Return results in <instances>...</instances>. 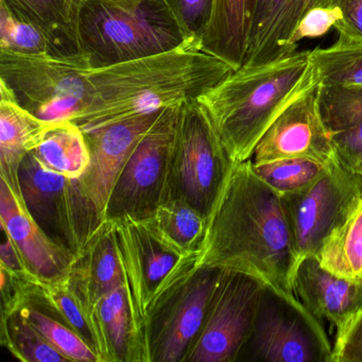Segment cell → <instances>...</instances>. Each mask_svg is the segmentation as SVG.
I'll list each match as a JSON object with an SVG mask.
<instances>
[{
    "label": "cell",
    "instance_id": "1",
    "mask_svg": "<svg viewBox=\"0 0 362 362\" xmlns=\"http://www.w3.org/2000/svg\"><path fill=\"white\" fill-rule=\"evenodd\" d=\"M302 264L283 196L254 170L236 163L207 220L199 266L238 271L292 304Z\"/></svg>",
    "mask_w": 362,
    "mask_h": 362
},
{
    "label": "cell",
    "instance_id": "2",
    "mask_svg": "<svg viewBox=\"0 0 362 362\" xmlns=\"http://www.w3.org/2000/svg\"><path fill=\"white\" fill-rule=\"evenodd\" d=\"M234 69L192 44L88 73V103L73 120L83 132L198 100Z\"/></svg>",
    "mask_w": 362,
    "mask_h": 362
},
{
    "label": "cell",
    "instance_id": "3",
    "mask_svg": "<svg viewBox=\"0 0 362 362\" xmlns=\"http://www.w3.org/2000/svg\"><path fill=\"white\" fill-rule=\"evenodd\" d=\"M320 83L311 50L273 62L243 66L198 99L234 163L251 158L279 115Z\"/></svg>",
    "mask_w": 362,
    "mask_h": 362
},
{
    "label": "cell",
    "instance_id": "4",
    "mask_svg": "<svg viewBox=\"0 0 362 362\" xmlns=\"http://www.w3.org/2000/svg\"><path fill=\"white\" fill-rule=\"evenodd\" d=\"M77 33L90 69L190 44L165 0H79Z\"/></svg>",
    "mask_w": 362,
    "mask_h": 362
},
{
    "label": "cell",
    "instance_id": "5",
    "mask_svg": "<svg viewBox=\"0 0 362 362\" xmlns=\"http://www.w3.org/2000/svg\"><path fill=\"white\" fill-rule=\"evenodd\" d=\"M113 222L136 332L139 362H146L144 326L148 306L198 268L199 252L180 254L156 235L147 220L126 216Z\"/></svg>",
    "mask_w": 362,
    "mask_h": 362
},
{
    "label": "cell",
    "instance_id": "6",
    "mask_svg": "<svg viewBox=\"0 0 362 362\" xmlns=\"http://www.w3.org/2000/svg\"><path fill=\"white\" fill-rule=\"evenodd\" d=\"M90 71L50 54L0 49V96L45 122H73L88 105Z\"/></svg>",
    "mask_w": 362,
    "mask_h": 362
},
{
    "label": "cell",
    "instance_id": "7",
    "mask_svg": "<svg viewBox=\"0 0 362 362\" xmlns=\"http://www.w3.org/2000/svg\"><path fill=\"white\" fill-rule=\"evenodd\" d=\"M235 164L202 105L198 100L182 105L166 201L182 199L209 220Z\"/></svg>",
    "mask_w": 362,
    "mask_h": 362
},
{
    "label": "cell",
    "instance_id": "8",
    "mask_svg": "<svg viewBox=\"0 0 362 362\" xmlns=\"http://www.w3.org/2000/svg\"><path fill=\"white\" fill-rule=\"evenodd\" d=\"M23 206L54 243L75 255L103 221L69 179L42 164L30 152L20 167Z\"/></svg>",
    "mask_w": 362,
    "mask_h": 362
},
{
    "label": "cell",
    "instance_id": "9",
    "mask_svg": "<svg viewBox=\"0 0 362 362\" xmlns=\"http://www.w3.org/2000/svg\"><path fill=\"white\" fill-rule=\"evenodd\" d=\"M181 105L163 110L124 163L110 194L105 219L148 220L166 201L171 152Z\"/></svg>",
    "mask_w": 362,
    "mask_h": 362
},
{
    "label": "cell",
    "instance_id": "10",
    "mask_svg": "<svg viewBox=\"0 0 362 362\" xmlns=\"http://www.w3.org/2000/svg\"><path fill=\"white\" fill-rule=\"evenodd\" d=\"M220 270L199 266L181 285L150 305L144 326L146 362H185L204 323Z\"/></svg>",
    "mask_w": 362,
    "mask_h": 362
},
{
    "label": "cell",
    "instance_id": "11",
    "mask_svg": "<svg viewBox=\"0 0 362 362\" xmlns=\"http://www.w3.org/2000/svg\"><path fill=\"white\" fill-rule=\"evenodd\" d=\"M264 287L254 277L221 269L204 323L185 362H235L249 341Z\"/></svg>",
    "mask_w": 362,
    "mask_h": 362
},
{
    "label": "cell",
    "instance_id": "12",
    "mask_svg": "<svg viewBox=\"0 0 362 362\" xmlns=\"http://www.w3.org/2000/svg\"><path fill=\"white\" fill-rule=\"evenodd\" d=\"M332 346L323 323L304 305L264 288L243 354L251 361L329 362Z\"/></svg>",
    "mask_w": 362,
    "mask_h": 362
},
{
    "label": "cell",
    "instance_id": "13",
    "mask_svg": "<svg viewBox=\"0 0 362 362\" xmlns=\"http://www.w3.org/2000/svg\"><path fill=\"white\" fill-rule=\"evenodd\" d=\"M361 196V175L338 160L302 192L283 197L302 262L315 256L328 233Z\"/></svg>",
    "mask_w": 362,
    "mask_h": 362
},
{
    "label": "cell",
    "instance_id": "14",
    "mask_svg": "<svg viewBox=\"0 0 362 362\" xmlns=\"http://www.w3.org/2000/svg\"><path fill=\"white\" fill-rule=\"evenodd\" d=\"M320 83L300 95L271 124L250 158L254 166L289 158L326 166L340 160L320 110Z\"/></svg>",
    "mask_w": 362,
    "mask_h": 362
},
{
    "label": "cell",
    "instance_id": "15",
    "mask_svg": "<svg viewBox=\"0 0 362 362\" xmlns=\"http://www.w3.org/2000/svg\"><path fill=\"white\" fill-rule=\"evenodd\" d=\"M163 110L139 114L84 132L90 160L88 169L78 182L82 194L103 220L110 194L124 163Z\"/></svg>",
    "mask_w": 362,
    "mask_h": 362
},
{
    "label": "cell",
    "instance_id": "16",
    "mask_svg": "<svg viewBox=\"0 0 362 362\" xmlns=\"http://www.w3.org/2000/svg\"><path fill=\"white\" fill-rule=\"evenodd\" d=\"M64 281L86 315L103 296L124 285L113 220H103L74 255Z\"/></svg>",
    "mask_w": 362,
    "mask_h": 362
},
{
    "label": "cell",
    "instance_id": "17",
    "mask_svg": "<svg viewBox=\"0 0 362 362\" xmlns=\"http://www.w3.org/2000/svg\"><path fill=\"white\" fill-rule=\"evenodd\" d=\"M0 224L16 243L31 275L43 281L65 279L73 254L54 243L31 219L4 179H0Z\"/></svg>",
    "mask_w": 362,
    "mask_h": 362
},
{
    "label": "cell",
    "instance_id": "18",
    "mask_svg": "<svg viewBox=\"0 0 362 362\" xmlns=\"http://www.w3.org/2000/svg\"><path fill=\"white\" fill-rule=\"evenodd\" d=\"M86 317L98 362H139L136 332L124 285L103 296Z\"/></svg>",
    "mask_w": 362,
    "mask_h": 362
},
{
    "label": "cell",
    "instance_id": "19",
    "mask_svg": "<svg viewBox=\"0 0 362 362\" xmlns=\"http://www.w3.org/2000/svg\"><path fill=\"white\" fill-rule=\"evenodd\" d=\"M319 103L339 160L362 177V88L321 82Z\"/></svg>",
    "mask_w": 362,
    "mask_h": 362
},
{
    "label": "cell",
    "instance_id": "20",
    "mask_svg": "<svg viewBox=\"0 0 362 362\" xmlns=\"http://www.w3.org/2000/svg\"><path fill=\"white\" fill-rule=\"evenodd\" d=\"M360 285L340 279L320 266L315 256H307L296 279V294L307 310L321 323L336 328L358 307Z\"/></svg>",
    "mask_w": 362,
    "mask_h": 362
},
{
    "label": "cell",
    "instance_id": "21",
    "mask_svg": "<svg viewBox=\"0 0 362 362\" xmlns=\"http://www.w3.org/2000/svg\"><path fill=\"white\" fill-rule=\"evenodd\" d=\"M257 0H214L200 50L230 65L243 67L249 48Z\"/></svg>",
    "mask_w": 362,
    "mask_h": 362
},
{
    "label": "cell",
    "instance_id": "22",
    "mask_svg": "<svg viewBox=\"0 0 362 362\" xmlns=\"http://www.w3.org/2000/svg\"><path fill=\"white\" fill-rule=\"evenodd\" d=\"M52 122L40 119L8 97L0 100V179L5 180L22 202L20 167L43 139Z\"/></svg>",
    "mask_w": 362,
    "mask_h": 362
},
{
    "label": "cell",
    "instance_id": "23",
    "mask_svg": "<svg viewBox=\"0 0 362 362\" xmlns=\"http://www.w3.org/2000/svg\"><path fill=\"white\" fill-rule=\"evenodd\" d=\"M332 5V0H274L264 24L251 37L243 66H255L296 52L292 35L303 16L315 7Z\"/></svg>",
    "mask_w": 362,
    "mask_h": 362
},
{
    "label": "cell",
    "instance_id": "24",
    "mask_svg": "<svg viewBox=\"0 0 362 362\" xmlns=\"http://www.w3.org/2000/svg\"><path fill=\"white\" fill-rule=\"evenodd\" d=\"M45 33L57 58L86 65L78 44L79 0H0Z\"/></svg>",
    "mask_w": 362,
    "mask_h": 362
},
{
    "label": "cell",
    "instance_id": "25",
    "mask_svg": "<svg viewBox=\"0 0 362 362\" xmlns=\"http://www.w3.org/2000/svg\"><path fill=\"white\" fill-rule=\"evenodd\" d=\"M322 268L345 281L362 284V196L322 241L317 254Z\"/></svg>",
    "mask_w": 362,
    "mask_h": 362
},
{
    "label": "cell",
    "instance_id": "26",
    "mask_svg": "<svg viewBox=\"0 0 362 362\" xmlns=\"http://www.w3.org/2000/svg\"><path fill=\"white\" fill-rule=\"evenodd\" d=\"M33 153L50 170L79 179L90 165V150L83 131L71 120L52 122Z\"/></svg>",
    "mask_w": 362,
    "mask_h": 362
},
{
    "label": "cell",
    "instance_id": "27",
    "mask_svg": "<svg viewBox=\"0 0 362 362\" xmlns=\"http://www.w3.org/2000/svg\"><path fill=\"white\" fill-rule=\"evenodd\" d=\"M23 305L37 307L60 320L75 329L95 351L88 317L64 279L49 281L37 279L30 273L24 275L22 279Z\"/></svg>",
    "mask_w": 362,
    "mask_h": 362
},
{
    "label": "cell",
    "instance_id": "28",
    "mask_svg": "<svg viewBox=\"0 0 362 362\" xmlns=\"http://www.w3.org/2000/svg\"><path fill=\"white\" fill-rule=\"evenodd\" d=\"M158 237L180 254L200 253L207 219L182 199L165 201L147 220Z\"/></svg>",
    "mask_w": 362,
    "mask_h": 362
},
{
    "label": "cell",
    "instance_id": "29",
    "mask_svg": "<svg viewBox=\"0 0 362 362\" xmlns=\"http://www.w3.org/2000/svg\"><path fill=\"white\" fill-rule=\"evenodd\" d=\"M311 59L322 83L362 88V41L339 35L329 47L311 50Z\"/></svg>",
    "mask_w": 362,
    "mask_h": 362
},
{
    "label": "cell",
    "instance_id": "30",
    "mask_svg": "<svg viewBox=\"0 0 362 362\" xmlns=\"http://www.w3.org/2000/svg\"><path fill=\"white\" fill-rule=\"evenodd\" d=\"M0 340L14 357L24 362H69L20 310L1 315Z\"/></svg>",
    "mask_w": 362,
    "mask_h": 362
},
{
    "label": "cell",
    "instance_id": "31",
    "mask_svg": "<svg viewBox=\"0 0 362 362\" xmlns=\"http://www.w3.org/2000/svg\"><path fill=\"white\" fill-rule=\"evenodd\" d=\"M18 310L69 361L98 362L94 349L60 320L31 305H23Z\"/></svg>",
    "mask_w": 362,
    "mask_h": 362
},
{
    "label": "cell",
    "instance_id": "32",
    "mask_svg": "<svg viewBox=\"0 0 362 362\" xmlns=\"http://www.w3.org/2000/svg\"><path fill=\"white\" fill-rule=\"evenodd\" d=\"M328 167L306 158H289L258 166L253 165L255 173L283 197L302 192L317 181Z\"/></svg>",
    "mask_w": 362,
    "mask_h": 362
},
{
    "label": "cell",
    "instance_id": "33",
    "mask_svg": "<svg viewBox=\"0 0 362 362\" xmlns=\"http://www.w3.org/2000/svg\"><path fill=\"white\" fill-rule=\"evenodd\" d=\"M0 49L54 56L49 41L41 28L4 1H0Z\"/></svg>",
    "mask_w": 362,
    "mask_h": 362
},
{
    "label": "cell",
    "instance_id": "34",
    "mask_svg": "<svg viewBox=\"0 0 362 362\" xmlns=\"http://www.w3.org/2000/svg\"><path fill=\"white\" fill-rule=\"evenodd\" d=\"M188 42L200 49L211 20L214 0H165Z\"/></svg>",
    "mask_w": 362,
    "mask_h": 362
},
{
    "label": "cell",
    "instance_id": "35",
    "mask_svg": "<svg viewBox=\"0 0 362 362\" xmlns=\"http://www.w3.org/2000/svg\"><path fill=\"white\" fill-rule=\"evenodd\" d=\"M329 362H362V307L337 326Z\"/></svg>",
    "mask_w": 362,
    "mask_h": 362
},
{
    "label": "cell",
    "instance_id": "36",
    "mask_svg": "<svg viewBox=\"0 0 362 362\" xmlns=\"http://www.w3.org/2000/svg\"><path fill=\"white\" fill-rule=\"evenodd\" d=\"M342 21V11L334 5L320 6L309 10L294 30L290 41L291 47L296 50L303 40L323 37Z\"/></svg>",
    "mask_w": 362,
    "mask_h": 362
},
{
    "label": "cell",
    "instance_id": "37",
    "mask_svg": "<svg viewBox=\"0 0 362 362\" xmlns=\"http://www.w3.org/2000/svg\"><path fill=\"white\" fill-rule=\"evenodd\" d=\"M332 5L342 11L343 21L334 28L338 35L362 41V0H332Z\"/></svg>",
    "mask_w": 362,
    "mask_h": 362
},
{
    "label": "cell",
    "instance_id": "38",
    "mask_svg": "<svg viewBox=\"0 0 362 362\" xmlns=\"http://www.w3.org/2000/svg\"><path fill=\"white\" fill-rule=\"evenodd\" d=\"M3 230L4 239L0 247V268L6 269L16 275L27 274L26 264L22 254L18 251L14 241L5 230Z\"/></svg>",
    "mask_w": 362,
    "mask_h": 362
},
{
    "label": "cell",
    "instance_id": "39",
    "mask_svg": "<svg viewBox=\"0 0 362 362\" xmlns=\"http://www.w3.org/2000/svg\"><path fill=\"white\" fill-rule=\"evenodd\" d=\"M273 1H274V0H257L250 40H251V37L257 33L260 26L264 24V20H266L267 16H268L269 11H270L271 7H272Z\"/></svg>",
    "mask_w": 362,
    "mask_h": 362
},
{
    "label": "cell",
    "instance_id": "40",
    "mask_svg": "<svg viewBox=\"0 0 362 362\" xmlns=\"http://www.w3.org/2000/svg\"><path fill=\"white\" fill-rule=\"evenodd\" d=\"M358 307H362V284L360 285L359 300H358Z\"/></svg>",
    "mask_w": 362,
    "mask_h": 362
}]
</instances>
